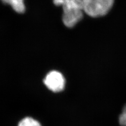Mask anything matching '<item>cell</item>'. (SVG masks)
Here are the masks:
<instances>
[{
    "label": "cell",
    "mask_w": 126,
    "mask_h": 126,
    "mask_svg": "<svg viewBox=\"0 0 126 126\" xmlns=\"http://www.w3.org/2000/svg\"><path fill=\"white\" fill-rule=\"evenodd\" d=\"M119 123L121 126H126V105H125L122 113L119 116Z\"/></svg>",
    "instance_id": "8992f818"
},
{
    "label": "cell",
    "mask_w": 126,
    "mask_h": 126,
    "mask_svg": "<svg viewBox=\"0 0 126 126\" xmlns=\"http://www.w3.org/2000/svg\"><path fill=\"white\" fill-rule=\"evenodd\" d=\"M84 12L92 17H99L108 14L114 0H81Z\"/></svg>",
    "instance_id": "7a4b0ae2"
},
{
    "label": "cell",
    "mask_w": 126,
    "mask_h": 126,
    "mask_svg": "<svg viewBox=\"0 0 126 126\" xmlns=\"http://www.w3.org/2000/svg\"><path fill=\"white\" fill-rule=\"evenodd\" d=\"M68 0H53L54 5L56 6H63Z\"/></svg>",
    "instance_id": "52a82bcc"
},
{
    "label": "cell",
    "mask_w": 126,
    "mask_h": 126,
    "mask_svg": "<svg viewBox=\"0 0 126 126\" xmlns=\"http://www.w3.org/2000/svg\"><path fill=\"white\" fill-rule=\"evenodd\" d=\"M18 126H42L39 122L31 117H26L19 122Z\"/></svg>",
    "instance_id": "5b68a950"
},
{
    "label": "cell",
    "mask_w": 126,
    "mask_h": 126,
    "mask_svg": "<svg viewBox=\"0 0 126 126\" xmlns=\"http://www.w3.org/2000/svg\"><path fill=\"white\" fill-rule=\"evenodd\" d=\"M44 83L52 92L59 93L64 89L65 79L62 73L53 70L46 75L44 79Z\"/></svg>",
    "instance_id": "3957f363"
},
{
    "label": "cell",
    "mask_w": 126,
    "mask_h": 126,
    "mask_svg": "<svg viewBox=\"0 0 126 126\" xmlns=\"http://www.w3.org/2000/svg\"><path fill=\"white\" fill-rule=\"evenodd\" d=\"M63 22L68 28H72L83 17L84 9L81 0H68L63 6Z\"/></svg>",
    "instance_id": "6da1fadb"
},
{
    "label": "cell",
    "mask_w": 126,
    "mask_h": 126,
    "mask_svg": "<svg viewBox=\"0 0 126 126\" xmlns=\"http://www.w3.org/2000/svg\"><path fill=\"white\" fill-rule=\"evenodd\" d=\"M4 4L10 5L15 12L23 14L26 11L25 0H1Z\"/></svg>",
    "instance_id": "277c9868"
}]
</instances>
